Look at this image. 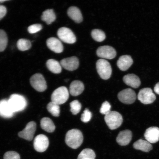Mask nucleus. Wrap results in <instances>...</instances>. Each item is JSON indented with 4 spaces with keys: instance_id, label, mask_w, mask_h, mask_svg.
Instances as JSON below:
<instances>
[{
    "instance_id": "f257e3e1",
    "label": "nucleus",
    "mask_w": 159,
    "mask_h": 159,
    "mask_svg": "<svg viewBox=\"0 0 159 159\" xmlns=\"http://www.w3.org/2000/svg\"><path fill=\"white\" fill-rule=\"evenodd\" d=\"M83 140L82 133L78 129H71L66 135V143L70 148L73 149L78 148L82 144Z\"/></svg>"
},
{
    "instance_id": "f03ea898",
    "label": "nucleus",
    "mask_w": 159,
    "mask_h": 159,
    "mask_svg": "<svg viewBox=\"0 0 159 159\" xmlns=\"http://www.w3.org/2000/svg\"><path fill=\"white\" fill-rule=\"evenodd\" d=\"M8 101L14 113L23 111L27 106V101L25 97L18 94H12Z\"/></svg>"
},
{
    "instance_id": "7ed1b4c3",
    "label": "nucleus",
    "mask_w": 159,
    "mask_h": 159,
    "mask_svg": "<svg viewBox=\"0 0 159 159\" xmlns=\"http://www.w3.org/2000/svg\"><path fill=\"white\" fill-rule=\"evenodd\" d=\"M104 119L107 126L111 130H115L119 128L123 122L122 115L116 111H111L105 115Z\"/></svg>"
},
{
    "instance_id": "20e7f679",
    "label": "nucleus",
    "mask_w": 159,
    "mask_h": 159,
    "mask_svg": "<svg viewBox=\"0 0 159 159\" xmlns=\"http://www.w3.org/2000/svg\"><path fill=\"white\" fill-rule=\"evenodd\" d=\"M96 68L97 72L101 79L108 80L112 75V69L108 61L104 59H100L97 61Z\"/></svg>"
},
{
    "instance_id": "39448f33",
    "label": "nucleus",
    "mask_w": 159,
    "mask_h": 159,
    "mask_svg": "<svg viewBox=\"0 0 159 159\" xmlns=\"http://www.w3.org/2000/svg\"><path fill=\"white\" fill-rule=\"evenodd\" d=\"M69 93L66 87H59L53 91L51 95L52 102L59 105L64 104L69 98Z\"/></svg>"
},
{
    "instance_id": "423d86ee",
    "label": "nucleus",
    "mask_w": 159,
    "mask_h": 159,
    "mask_svg": "<svg viewBox=\"0 0 159 159\" xmlns=\"http://www.w3.org/2000/svg\"><path fill=\"white\" fill-rule=\"evenodd\" d=\"M31 86L39 92H43L47 89V84L44 77L40 73L33 75L30 79Z\"/></svg>"
},
{
    "instance_id": "0eeeda50",
    "label": "nucleus",
    "mask_w": 159,
    "mask_h": 159,
    "mask_svg": "<svg viewBox=\"0 0 159 159\" xmlns=\"http://www.w3.org/2000/svg\"><path fill=\"white\" fill-rule=\"evenodd\" d=\"M57 35L60 39L63 42L72 44L76 42V38L74 34L68 28H61L57 31Z\"/></svg>"
},
{
    "instance_id": "6e6552de",
    "label": "nucleus",
    "mask_w": 159,
    "mask_h": 159,
    "mask_svg": "<svg viewBox=\"0 0 159 159\" xmlns=\"http://www.w3.org/2000/svg\"><path fill=\"white\" fill-rule=\"evenodd\" d=\"M138 98L141 102L144 104H152L156 98L152 89L150 88L141 89L138 93Z\"/></svg>"
},
{
    "instance_id": "1a4fd4ad",
    "label": "nucleus",
    "mask_w": 159,
    "mask_h": 159,
    "mask_svg": "<svg viewBox=\"0 0 159 159\" xmlns=\"http://www.w3.org/2000/svg\"><path fill=\"white\" fill-rule=\"evenodd\" d=\"M118 97L120 102L126 104H133L136 99V93L131 89L121 91L118 93Z\"/></svg>"
},
{
    "instance_id": "9d476101",
    "label": "nucleus",
    "mask_w": 159,
    "mask_h": 159,
    "mask_svg": "<svg viewBox=\"0 0 159 159\" xmlns=\"http://www.w3.org/2000/svg\"><path fill=\"white\" fill-rule=\"evenodd\" d=\"M49 140L48 138L43 134L38 135L34 141V147L37 152H43L48 148Z\"/></svg>"
},
{
    "instance_id": "9b49d317",
    "label": "nucleus",
    "mask_w": 159,
    "mask_h": 159,
    "mask_svg": "<svg viewBox=\"0 0 159 159\" xmlns=\"http://www.w3.org/2000/svg\"><path fill=\"white\" fill-rule=\"evenodd\" d=\"M36 128V124L34 121H31L27 125L25 128L22 131L19 133L18 136L20 138L31 141L33 138Z\"/></svg>"
},
{
    "instance_id": "f8f14e48",
    "label": "nucleus",
    "mask_w": 159,
    "mask_h": 159,
    "mask_svg": "<svg viewBox=\"0 0 159 159\" xmlns=\"http://www.w3.org/2000/svg\"><path fill=\"white\" fill-rule=\"evenodd\" d=\"M97 54L99 57L103 59H112L116 56V52L115 49L109 46H103L98 48Z\"/></svg>"
},
{
    "instance_id": "ddd939ff",
    "label": "nucleus",
    "mask_w": 159,
    "mask_h": 159,
    "mask_svg": "<svg viewBox=\"0 0 159 159\" xmlns=\"http://www.w3.org/2000/svg\"><path fill=\"white\" fill-rule=\"evenodd\" d=\"M61 67L69 71L75 70L78 68L79 61L77 57H72L63 59L61 61Z\"/></svg>"
},
{
    "instance_id": "4468645a",
    "label": "nucleus",
    "mask_w": 159,
    "mask_h": 159,
    "mask_svg": "<svg viewBox=\"0 0 159 159\" xmlns=\"http://www.w3.org/2000/svg\"><path fill=\"white\" fill-rule=\"evenodd\" d=\"M14 112L7 99L0 101V116L5 118H10L13 116Z\"/></svg>"
},
{
    "instance_id": "2eb2a0df",
    "label": "nucleus",
    "mask_w": 159,
    "mask_h": 159,
    "mask_svg": "<svg viewBox=\"0 0 159 159\" xmlns=\"http://www.w3.org/2000/svg\"><path fill=\"white\" fill-rule=\"evenodd\" d=\"M144 136L148 142L155 143L159 140V128L157 127H150L147 129Z\"/></svg>"
},
{
    "instance_id": "dca6fc26",
    "label": "nucleus",
    "mask_w": 159,
    "mask_h": 159,
    "mask_svg": "<svg viewBox=\"0 0 159 159\" xmlns=\"http://www.w3.org/2000/svg\"><path fill=\"white\" fill-rule=\"evenodd\" d=\"M47 45L50 49L55 53H60L62 52L63 50L62 43L56 38L51 37L48 39Z\"/></svg>"
},
{
    "instance_id": "f3484780",
    "label": "nucleus",
    "mask_w": 159,
    "mask_h": 159,
    "mask_svg": "<svg viewBox=\"0 0 159 159\" xmlns=\"http://www.w3.org/2000/svg\"><path fill=\"white\" fill-rule=\"evenodd\" d=\"M132 134L130 130H126L121 131L116 138V142L121 146L128 145L132 140Z\"/></svg>"
},
{
    "instance_id": "a211bd4d",
    "label": "nucleus",
    "mask_w": 159,
    "mask_h": 159,
    "mask_svg": "<svg viewBox=\"0 0 159 159\" xmlns=\"http://www.w3.org/2000/svg\"><path fill=\"white\" fill-rule=\"evenodd\" d=\"M133 63L132 57L129 55H125L119 57L117 64L120 70L125 71L130 68Z\"/></svg>"
},
{
    "instance_id": "6ab92c4d",
    "label": "nucleus",
    "mask_w": 159,
    "mask_h": 159,
    "mask_svg": "<svg viewBox=\"0 0 159 159\" xmlns=\"http://www.w3.org/2000/svg\"><path fill=\"white\" fill-rule=\"evenodd\" d=\"M84 89V86L81 81L75 80L71 83L69 92L73 96H77L82 93Z\"/></svg>"
},
{
    "instance_id": "aec40b11",
    "label": "nucleus",
    "mask_w": 159,
    "mask_h": 159,
    "mask_svg": "<svg viewBox=\"0 0 159 159\" xmlns=\"http://www.w3.org/2000/svg\"><path fill=\"white\" fill-rule=\"evenodd\" d=\"M123 80L125 84L134 89L138 88L141 84L140 79L137 75L134 74L125 75Z\"/></svg>"
},
{
    "instance_id": "412c9836",
    "label": "nucleus",
    "mask_w": 159,
    "mask_h": 159,
    "mask_svg": "<svg viewBox=\"0 0 159 159\" xmlns=\"http://www.w3.org/2000/svg\"><path fill=\"white\" fill-rule=\"evenodd\" d=\"M67 14L75 23H80L83 21L82 14L80 10L76 7H71L67 11Z\"/></svg>"
},
{
    "instance_id": "4be33fe9",
    "label": "nucleus",
    "mask_w": 159,
    "mask_h": 159,
    "mask_svg": "<svg viewBox=\"0 0 159 159\" xmlns=\"http://www.w3.org/2000/svg\"><path fill=\"white\" fill-rule=\"evenodd\" d=\"M133 146L136 150H140L144 152H150L152 149V146L150 143L142 139L137 141L134 143Z\"/></svg>"
},
{
    "instance_id": "5701e85b",
    "label": "nucleus",
    "mask_w": 159,
    "mask_h": 159,
    "mask_svg": "<svg viewBox=\"0 0 159 159\" xmlns=\"http://www.w3.org/2000/svg\"><path fill=\"white\" fill-rule=\"evenodd\" d=\"M46 65L49 70L55 74H59L61 72L62 67L61 63L55 59L48 60L46 63Z\"/></svg>"
},
{
    "instance_id": "b1692460",
    "label": "nucleus",
    "mask_w": 159,
    "mask_h": 159,
    "mask_svg": "<svg viewBox=\"0 0 159 159\" xmlns=\"http://www.w3.org/2000/svg\"><path fill=\"white\" fill-rule=\"evenodd\" d=\"M41 126L42 129L48 133H52L55 129V126L52 120L47 117L41 119Z\"/></svg>"
},
{
    "instance_id": "393cba45",
    "label": "nucleus",
    "mask_w": 159,
    "mask_h": 159,
    "mask_svg": "<svg viewBox=\"0 0 159 159\" xmlns=\"http://www.w3.org/2000/svg\"><path fill=\"white\" fill-rule=\"evenodd\" d=\"M56 19L55 14L53 9H47L43 11L41 19L47 25H50Z\"/></svg>"
},
{
    "instance_id": "a878e982",
    "label": "nucleus",
    "mask_w": 159,
    "mask_h": 159,
    "mask_svg": "<svg viewBox=\"0 0 159 159\" xmlns=\"http://www.w3.org/2000/svg\"><path fill=\"white\" fill-rule=\"evenodd\" d=\"M95 156L94 151L91 149L86 148L81 151L77 159H95Z\"/></svg>"
},
{
    "instance_id": "bb28decb",
    "label": "nucleus",
    "mask_w": 159,
    "mask_h": 159,
    "mask_svg": "<svg viewBox=\"0 0 159 159\" xmlns=\"http://www.w3.org/2000/svg\"><path fill=\"white\" fill-rule=\"evenodd\" d=\"M47 108L48 111L52 116L55 117L59 116L60 112L59 105L51 101L48 104Z\"/></svg>"
},
{
    "instance_id": "cd10ccee",
    "label": "nucleus",
    "mask_w": 159,
    "mask_h": 159,
    "mask_svg": "<svg viewBox=\"0 0 159 159\" xmlns=\"http://www.w3.org/2000/svg\"><path fill=\"white\" fill-rule=\"evenodd\" d=\"M91 36L97 42H102L106 38L104 31L99 29H94L91 32Z\"/></svg>"
},
{
    "instance_id": "c85d7f7f",
    "label": "nucleus",
    "mask_w": 159,
    "mask_h": 159,
    "mask_svg": "<svg viewBox=\"0 0 159 159\" xmlns=\"http://www.w3.org/2000/svg\"><path fill=\"white\" fill-rule=\"evenodd\" d=\"M31 47V42L25 39H20L18 41L17 47L20 51H25L30 49Z\"/></svg>"
},
{
    "instance_id": "c756f323",
    "label": "nucleus",
    "mask_w": 159,
    "mask_h": 159,
    "mask_svg": "<svg viewBox=\"0 0 159 159\" xmlns=\"http://www.w3.org/2000/svg\"><path fill=\"white\" fill-rule=\"evenodd\" d=\"M8 38L7 34L4 31L0 30V52L5 50L7 48Z\"/></svg>"
},
{
    "instance_id": "7c9ffc66",
    "label": "nucleus",
    "mask_w": 159,
    "mask_h": 159,
    "mask_svg": "<svg viewBox=\"0 0 159 159\" xmlns=\"http://www.w3.org/2000/svg\"><path fill=\"white\" fill-rule=\"evenodd\" d=\"M70 111L73 115H75L80 112L81 108V105L78 100H75L70 103Z\"/></svg>"
},
{
    "instance_id": "2f4dec72",
    "label": "nucleus",
    "mask_w": 159,
    "mask_h": 159,
    "mask_svg": "<svg viewBox=\"0 0 159 159\" xmlns=\"http://www.w3.org/2000/svg\"><path fill=\"white\" fill-rule=\"evenodd\" d=\"M111 105L108 101H105L102 103L100 108V112L101 114L106 115L111 112Z\"/></svg>"
},
{
    "instance_id": "473e14b6",
    "label": "nucleus",
    "mask_w": 159,
    "mask_h": 159,
    "mask_svg": "<svg viewBox=\"0 0 159 159\" xmlns=\"http://www.w3.org/2000/svg\"><path fill=\"white\" fill-rule=\"evenodd\" d=\"M4 159H20V157L17 152L14 151H9L4 155Z\"/></svg>"
},
{
    "instance_id": "72a5a7b5",
    "label": "nucleus",
    "mask_w": 159,
    "mask_h": 159,
    "mask_svg": "<svg viewBox=\"0 0 159 159\" xmlns=\"http://www.w3.org/2000/svg\"><path fill=\"white\" fill-rule=\"evenodd\" d=\"M92 117V114L88 109H86L84 111L83 114L81 115V119L83 122L87 123L90 120Z\"/></svg>"
},
{
    "instance_id": "f704fd0d",
    "label": "nucleus",
    "mask_w": 159,
    "mask_h": 159,
    "mask_svg": "<svg viewBox=\"0 0 159 159\" xmlns=\"http://www.w3.org/2000/svg\"><path fill=\"white\" fill-rule=\"evenodd\" d=\"M42 29V26L40 24H34L30 26L28 28V31L30 34H34L38 32Z\"/></svg>"
},
{
    "instance_id": "c9c22d12",
    "label": "nucleus",
    "mask_w": 159,
    "mask_h": 159,
    "mask_svg": "<svg viewBox=\"0 0 159 159\" xmlns=\"http://www.w3.org/2000/svg\"><path fill=\"white\" fill-rule=\"evenodd\" d=\"M7 13V9L5 6L0 5V20L4 17Z\"/></svg>"
},
{
    "instance_id": "e433bc0d",
    "label": "nucleus",
    "mask_w": 159,
    "mask_h": 159,
    "mask_svg": "<svg viewBox=\"0 0 159 159\" xmlns=\"http://www.w3.org/2000/svg\"><path fill=\"white\" fill-rule=\"evenodd\" d=\"M154 92L159 95V82L157 83L154 87Z\"/></svg>"
},
{
    "instance_id": "4c0bfd02",
    "label": "nucleus",
    "mask_w": 159,
    "mask_h": 159,
    "mask_svg": "<svg viewBox=\"0 0 159 159\" xmlns=\"http://www.w3.org/2000/svg\"><path fill=\"white\" fill-rule=\"evenodd\" d=\"M7 0H0V3H2L4 2L7 1Z\"/></svg>"
}]
</instances>
